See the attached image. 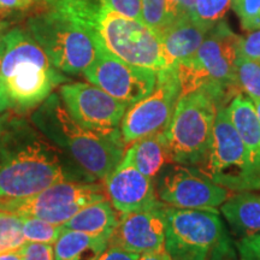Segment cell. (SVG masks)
Wrapping results in <instances>:
<instances>
[{"instance_id":"e0dca14e","label":"cell","mask_w":260,"mask_h":260,"mask_svg":"<svg viewBox=\"0 0 260 260\" xmlns=\"http://www.w3.org/2000/svg\"><path fill=\"white\" fill-rule=\"evenodd\" d=\"M228 109L245 145L249 188L252 191L260 190V121L254 104L251 98L240 93L234 96Z\"/></svg>"},{"instance_id":"9c48e42d","label":"cell","mask_w":260,"mask_h":260,"mask_svg":"<svg viewBox=\"0 0 260 260\" xmlns=\"http://www.w3.org/2000/svg\"><path fill=\"white\" fill-rule=\"evenodd\" d=\"M106 199L100 181H64L22 199H0V210L63 225L87 205Z\"/></svg>"},{"instance_id":"44dd1931","label":"cell","mask_w":260,"mask_h":260,"mask_svg":"<svg viewBox=\"0 0 260 260\" xmlns=\"http://www.w3.org/2000/svg\"><path fill=\"white\" fill-rule=\"evenodd\" d=\"M220 212L239 235L249 236L260 233V194L252 190L240 191L228 198Z\"/></svg>"},{"instance_id":"4dcf8cb0","label":"cell","mask_w":260,"mask_h":260,"mask_svg":"<svg viewBox=\"0 0 260 260\" xmlns=\"http://www.w3.org/2000/svg\"><path fill=\"white\" fill-rule=\"evenodd\" d=\"M38 0H0V21L25 16Z\"/></svg>"},{"instance_id":"30bf717a","label":"cell","mask_w":260,"mask_h":260,"mask_svg":"<svg viewBox=\"0 0 260 260\" xmlns=\"http://www.w3.org/2000/svg\"><path fill=\"white\" fill-rule=\"evenodd\" d=\"M197 168L214 183L226 189L251 190L245 145L230 118L228 106L220 107L217 111L212 144L206 158Z\"/></svg>"},{"instance_id":"836d02e7","label":"cell","mask_w":260,"mask_h":260,"mask_svg":"<svg viewBox=\"0 0 260 260\" xmlns=\"http://www.w3.org/2000/svg\"><path fill=\"white\" fill-rule=\"evenodd\" d=\"M139 253L129 252L118 247L109 246L98 260H139Z\"/></svg>"},{"instance_id":"277c9868","label":"cell","mask_w":260,"mask_h":260,"mask_svg":"<svg viewBox=\"0 0 260 260\" xmlns=\"http://www.w3.org/2000/svg\"><path fill=\"white\" fill-rule=\"evenodd\" d=\"M239 40L225 21L214 25L194 56L176 67L181 95L203 90L220 109L241 93L236 76Z\"/></svg>"},{"instance_id":"4316f807","label":"cell","mask_w":260,"mask_h":260,"mask_svg":"<svg viewBox=\"0 0 260 260\" xmlns=\"http://www.w3.org/2000/svg\"><path fill=\"white\" fill-rule=\"evenodd\" d=\"M22 230L27 241L53 245L63 232V225H58L34 217H23Z\"/></svg>"},{"instance_id":"484cf974","label":"cell","mask_w":260,"mask_h":260,"mask_svg":"<svg viewBox=\"0 0 260 260\" xmlns=\"http://www.w3.org/2000/svg\"><path fill=\"white\" fill-rule=\"evenodd\" d=\"M236 76L240 89L251 99H260V63L237 54Z\"/></svg>"},{"instance_id":"d6986e66","label":"cell","mask_w":260,"mask_h":260,"mask_svg":"<svg viewBox=\"0 0 260 260\" xmlns=\"http://www.w3.org/2000/svg\"><path fill=\"white\" fill-rule=\"evenodd\" d=\"M128 151L136 169L152 180L158 177L162 168L174 162L165 130L136 140Z\"/></svg>"},{"instance_id":"ac0fdd59","label":"cell","mask_w":260,"mask_h":260,"mask_svg":"<svg viewBox=\"0 0 260 260\" xmlns=\"http://www.w3.org/2000/svg\"><path fill=\"white\" fill-rule=\"evenodd\" d=\"M206 29L194 23L190 17H181L159 35L165 67L176 68L193 57L207 35Z\"/></svg>"},{"instance_id":"f1b7e54d","label":"cell","mask_w":260,"mask_h":260,"mask_svg":"<svg viewBox=\"0 0 260 260\" xmlns=\"http://www.w3.org/2000/svg\"><path fill=\"white\" fill-rule=\"evenodd\" d=\"M102 5L129 18L142 21L141 0H100Z\"/></svg>"},{"instance_id":"ba28073f","label":"cell","mask_w":260,"mask_h":260,"mask_svg":"<svg viewBox=\"0 0 260 260\" xmlns=\"http://www.w3.org/2000/svg\"><path fill=\"white\" fill-rule=\"evenodd\" d=\"M95 32L102 47L125 63L154 71L167 68L160 38L142 21L102 5Z\"/></svg>"},{"instance_id":"8fae6325","label":"cell","mask_w":260,"mask_h":260,"mask_svg":"<svg viewBox=\"0 0 260 260\" xmlns=\"http://www.w3.org/2000/svg\"><path fill=\"white\" fill-rule=\"evenodd\" d=\"M180 95L181 82L176 68L157 71V83L152 93L129 106L123 116L119 129L125 144L167 129Z\"/></svg>"},{"instance_id":"d590c367","label":"cell","mask_w":260,"mask_h":260,"mask_svg":"<svg viewBox=\"0 0 260 260\" xmlns=\"http://www.w3.org/2000/svg\"><path fill=\"white\" fill-rule=\"evenodd\" d=\"M139 260H172V258L164 247V248L159 249V251L144 253V254L140 256Z\"/></svg>"},{"instance_id":"7c38bea8","label":"cell","mask_w":260,"mask_h":260,"mask_svg":"<svg viewBox=\"0 0 260 260\" xmlns=\"http://www.w3.org/2000/svg\"><path fill=\"white\" fill-rule=\"evenodd\" d=\"M159 200L177 209L206 210L218 212L229 198V189L214 183L197 167L172 162L157 182Z\"/></svg>"},{"instance_id":"2e32d148","label":"cell","mask_w":260,"mask_h":260,"mask_svg":"<svg viewBox=\"0 0 260 260\" xmlns=\"http://www.w3.org/2000/svg\"><path fill=\"white\" fill-rule=\"evenodd\" d=\"M104 181L106 198L118 213L135 212L162 204L152 178L136 169L128 149L115 170Z\"/></svg>"},{"instance_id":"e575fe53","label":"cell","mask_w":260,"mask_h":260,"mask_svg":"<svg viewBox=\"0 0 260 260\" xmlns=\"http://www.w3.org/2000/svg\"><path fill=\"white\" fill-rule=\"evenodd\" d=\"M170 3L180 17H190L195 0H170Z\"/></svg>"},{"instance_id":"cb8c5ba5","label":"cell","mask_w":260,"mask_h":260,"mask_svg":"<svg viewBox=\"0 0 260 260\" xmlns=\"http://www.w3.org/2000/svg\"><path fill=\"white\" fill-rule=\"evenodd\" d=\"M22 222L23 216L0 210V254L21 249L27 241L22 230Z\"/></svg>"},{"instance_id":"f35d334b","label":"cell","mask_w":260,"mask_h":260,"mask_svg":"<svg viewBox=\"0 0 260 260\" xmlns=\"http://www.w3.org/2000/svg\"><path fill=\"white\" fill-rule=\"evenodd\" d=\"M251 100L253 102V104H254L256 115H258V118L260 121V99H251Z\"/></svg>"},{"instance_id":"83f0119b","label":"cell","mask_w":260,"mask_h":260,"mask_svg":"<svg viewBox=\"0 0 260 260\" xmlns=\"http://www.w3.org/2000/svg\"><path fill=\"white\" fill-rule=\"evenodd\" d=\"M232 8L245 30L260 28V0H232Z\"/></svg>"},{"instance_id":"7402d4cb","label":"cell","mask_w":260,"mask_h":260,"mask_svg":"<svg viewBox=\"0 0 260 260\" xmlns=\"http://www.w3.org/2000/svg\"><path fill=\"white\" fill-rule=\"evenodd\" d=\"M109 247L105 237L65 229L54 242V260H98Z\"/></svg>"},{"instance_id":"5b68a950","label":"cell","mask_w":260,"mask_h":260,"mask_svg":"<svg viewBox=\"0 0 260 260\" xmlns=\"http://www.w3.org/2000/svg\"><path fill=\"white\" fill-rule=\"evenodd\" d=\"M24 17L27 30L63 74H83L95 60L102 48L96 32L77 18L42 8L31 9Z\"/></svg>"},{"instance_id":"5bb4252c","label":"cell","mask_w":260,"mask_h":260,"mask_svg":"<svg viewBox=\"0 0 260 260\" xmlns=\"http://www.w3.org/2000/svg\"><path fill=\"white\" fill-rule=\"evenodd\" d=\"M59 95L71 117L83 128L98 134L119 132L128 105L107 94L99 87L86 82L64 83Z\"/></svg>"},{"instance_id":"d4e9b609","label":"cell","mask_w":260,"mask_h":260,"mask_svg":"<svg viewBox=\"0 0 260 260\" xmlns=\"http://www.w3.org/2000/svg\"><path fill=\"white\" fill-rule=\"evenodd\" d=\"M230 5L232 0H195L190 19L210 31L214 25L223 21Z\"/></svg>"},{"instance_id":"52a82bcc","label":"cell","mask_w":260,"mask_h":260,"mask_svg":"<svg viewBox=\"0 0 260 260\" xmlns=\"http://www.w3.org/2000/svg\"><path fill=\"white\" fill-rule=\"evenodd\" d=\"M218 106L203 90L180 95L165 134L175 164L198 167L212 144Z\"/></svg>"},{"instance_id":"7a4b0ae2","label":"cell","mask_w":260,"mask_h":260,"mask_svg":"<svg viewBox=\"0 0 260 260\" xmlns=\"http://www.w3.org/2000/svg\"><path fill=\"white\" fill-rule=\"evenodd\" d=\"M30 122L89 181L105 180L124 157L126 144L121 130L98 134L83 128L71 117L59 93L53 92L39 105Z\"/></svg>"},{"instance_id":"6da1fadb","label":"cell","mask_w":260,"mask_h":260,"mask_svg":"<svg viewBox=\"0 0 260 260\" xmlns=\"http://www.w3.org/2000/svg\"><path fill=\"white\" fill-rule=\"evenodd\" d=\"M64 181H89L22 115H0V199H22ZM94 182V181H93Z\"/></svg>"},{"instance_id":"ffe728a7","label":"cell","mask_w":260,"mask_h":260,"mask_svg":"<svg viewBox=\"0 0 260 260\" xmlns=\"http://www.w3.org/2000/svg\"><path fill=\"white\" fill-rule=\"evenodd\" d=\"M119 214L109 199L92 203L80 210L63 224L65 229L75 230L109 240L117 225Z\"/></svg>"},{"instance_id":"9a60e30c","label":"cell","mask_w":260,"mask_h":260,"mask_svg":"<svg viewBox=\"0 0 260 260\" xmlns=\"http://www.w3.org/2000/svg\"><path fill=\"white\" fill-rule=\"evenodd\" d=\"M167 210L168 206L162 203L151 209L121 213L109 239V246L139 254L164 248Z\"/></svg>"},{"instance_id":"1f68e13d","label":"cell","mask_w":260,"mask_h":260,"mask_svg":"<svg viewBox=\"0 0 260 260\" xmlns=\"http://www.w3.org/2000/svg\"><path fill=\"white\" fill-rule=\"evenodd\" d=\"M23 260H54V248L50 243L25 242L21 248Z\"/></svg>"},{"instance_id":"f546056e","label":"cell","mask_w":260,"mask_h":260,"mask_svg":"<svg viewBox=\"0 0 260 260\" xmlns=\"http://www.w3.org/2000/svg\"><path fill=\"white\" fill-rule=\"evenodd\" d=\"M237 51L240 56L260 63V28L248 31L245 37H240Z\"/></svg>"},{"instance_id":"8d00e7d4","label":"cell","mask_w":260,"mask_h":260,"mask_svg":"<svg viewBox=\"0 0 260 260\" xmlns=\"http://www.w3.org/2000/svg\"><path fill=\"white\" fill-rule=\"evenodd\" d=\"M10 29V23L8 21H0V65H2L3 56L5 51V34Z\"/></svg>"},{"instance_id":"8992f818","label":"cell","mask_w":260,"mask_h":260,"mask_svg":"<svg viewBox=\"0 0 260 260\" xmlns=\"http://www.w3.org/2000/svg\"><path fill=\"white\" fill-rule=\"evenodd\" d=\"M165 249L172 260H237L218 212L168 207Z\"/></svg>"},{"instance_id":"603a6c76","label":"cell","mask_w":260,"mask_h":260,"mask_svg":"<svg viewBox=\"0 0 260 260\" xmlns=\"http://www.w3.org/2000/svg\"><path fill=\"white\" fill-rule=\"evenodd\" d=\"M142 22L160 35L169 25L181 18L170 0H141Z\"/></svg>"},{"instance_id":"3957f363","label":"cell","mask_w":260,"mask_h":260,"mask_svg":"<svg viewBox=\"0 0 260 260\" xmlns=\"http://www.w3.org/2000/svg\"><path fill=\"white\" fill-rule=\"evenodd\" d=\"M65 82L67 75L51 63L27 28L14 27L6 31L0 65V115L34 111Z\"/></svg>"},{"instance_id":"74e56055","label":"cell","mask_w":260,"mask_h":260,"mask_svg":"<svg viewBox=\"0 0 260 260\" xmlns=\"http://www.w3.org/2000/svg\"><path fill=\"white\" fill-rule=\"evenodd\" d=\"M0 260H23V258H22L21 249H17V251L2 253L0 254Z\"/></svg>"},{"instance_id":"d6a6232c","label":"cell","mask_w":260,"mask_h":260,"mask_svg":"<svg viewBox=\"0 0 260 260\" xmlns=\"http://www.w3.org/2000/svg\"><path fill=\"white\" fill-rule=\"evenodd\" d=\"M240 260H260V233L243 236L236 242Z\"/></svg>"},{"instance_id":"4fadbf2b","label":"cell","mask_w":260,"mask_h":260,"mask_svg":"<svg viewBox=\"0 0 260 260\" xmlns=\"http://www.w3.org/2000/svg\"><path fill=\"white\" fill-rule=\"evenodd\" d=\"M83 76L89 83L128 106L149 95L157 83V71L125 63L104 47L84 70Z\"/></svg>"}]
</instances>
